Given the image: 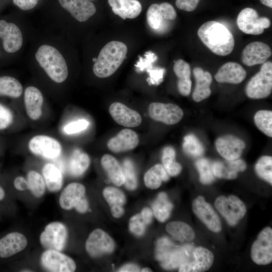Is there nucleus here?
<instances>
[{"instance_id": "obj_1", "label": "nucleus", "mask_w": 272, "mask_h": 272, "mask_svg": "<svg viewBox=\"0 0 272 272\" xmlns=\"http://www.w3.org/2000/svg\"><path fill=\"white\" fill-rule=\"evenodd\" d=\"M197 35L202 43L213 53L221 56L230 54L235 41L233 34L221 23L210 21L203 23L198 29Z\"/></svg>"}, {"instance_id": "obj_2", "label": "nucleus", "mask_w": 272, "mask_h": 272, "mask_svg": "<svg viewBox=\"0 0 272 272\" xmlns=\"http://www.w3.org/2000/svg\"><path fill=\"white\" fill-rule=\"evenodd\" d=\"M127 52L123 42L112 41L107 43L100 51L93 66L96 76L107 78L113 75L121 65Z\"/></svg>"}, {"instance_id": "obj_3", "label": "nucleus", "mask_w": 272, "mask_h": 272, "mask_svg": "<svg viewBox=\"0 0 272 272\" xmlns=\"http://www.w3.org/2000/svg\"><path fill=\"white\" fill-rule=\"evenodd\" d=\"M36 60L47 76L54 82L61 83L67 78L66 61L60 51L48 44L40 46L35 54Z\"/></svg>"}, {"instance_id": "obj_4", "label": "nucleus", "mask_w": 272, "mask_h": 272, "mask_svg": "<svg viewBox=\"0 0 272 272\" xmlns=\"http://www.w3.org/2000/svg\"><path fill=\"white\" fill-rule=\"evenodd\" d=\"M189 247H177L166 238L160 239L157 244L156 256L162 267L173 269L189 260Z\"/></svg>"}, {"instance_id": "obj_5", "label": "nucleus", "mask_w": 272, "mask_h": 272, "mask_svg": "<svg viewBox=\"0 0 272 272\" xmlns=\"http://www.w3.org/2000/svg\"><path fill=\"white\" fill-rule=\"evenodd\" d=\"M272 90V63L265 61L260 71L248 82L245 93L250 98L258 99L268 97Z\"/></svg>"}, {"instance_id": "obj_6", "label": "nucleus", "mask_w": 272, "mask_h": 272, "mask_svg": "<svg viewBox=\"0 0 272 272\" xmlns=\"http://www.w3.org/2000/svg\"><path fill=\"white\" fill-rule=\"evenodd\" d=\"M215 206L230 226L236 225L246 213L244 203L234 195L218 196Z\"/></svg>"}, {"instance_id": "obj_7", "label": "nucleus", "mask_w": 272, "mask_h": 272, "mask_svg": "<svg viewBox=\"0 0 272 272\" xmlns=\"http://www.w3.org/2000/svg\"><path fill=\"white\" fill-rule=\"evenodd\" d=\"M237 24L239 29L246 34L259 35L264 32V29L269 27L270 22L267 17H259L254 9L246 8L239 13Z\"/></svg>"}, {"instance_id": "obj_8", "label": "nucleus", "mask_w": 272, "mask_h": 272, "mask_svg": "<svg viewBox=\"0 0 272 272\" xmlns=\"http://www.w3.org/2000/svg\"><path fill=\"white\" fill-rule=\"evenodd\" d=\"M67 230L59 222H51L45 227L39 237L41 245L46 249L62 251L66 244Z\"/></svg>"}, {"instance_id": "obj_9", "label": "nucleus", "mask_w": 272, "mask_h": 272, "mask_svg": "<svg viewBox=\"0 0 272 272\" xmlns=\"http://www.w3.org/2000/svg\"><path fill=\"white\" fill-rule=\"evenodd\" d=\"M30 151L35 155L47 159H54L62 152V146L55 139L39 134L32 137L28 143Z\"/></svg>"}, {"instance_id": "obj_10", "label": "nucleus", "mask_w": 272, "mask_h": 272, "mask_svg": "<svg viewBox=\"0 0 272 272\" xmlns=\"http://www.w3.org/2000/svg\"><path fill=\"white\" fill-rule=\"evenodd\" d=\"M253 261L258 265H266L272 261V229L264 228L258 234L251 249Z\"/></svg>"}, {"instance_id": "obj_11", "label": "nucleus", "mask_w": 272, "mask_h": 272, "mask_svg": "<svg viewBox=\"0 0 272 272\" xmlns=\"http://www.w3.org/2000/svg\"><path fill=\"white\" fill-rule=\"evenodd\" d=\"M42 267L50 272H73L76 269L74 260L60 251L46 249L40 258Z\"/></svg>"}, {"instance_id": "obj_12", "label": "nucleus", "mask_w": 272, "mask_h": 272, "mask_svg": "<svg viewBox=\"0 0 272 272\" xmlns=\"http://www.w3.org/2000/svg\"><path fill=\"white\" fill-rule=\"evenodd\" d=\"M148 113L153 120L168 125L177 123L183 116L182 109L172 103L153 102L149 106Z\"/></svg>"}, {"instance_id": "obj_13", "label": "nucleus", "mask_w": 272, "mask_h": 272, "mask_svg": "<svg viewBox=\"0 0 272 272\" xmlns=\"http://www.w3.org/2000/svg\"><path fill=\"white\" fill-rule=\"evenodd\" d=\"M115 243L109 235L100 229L93 231L86 242V250L92 257L110 253L115 248Z\"/></svg>"}, {"instance_id": "obj_14", "label": "nucleus", "mask_w": 272, "mask_h": 272, "mask_svg": "<svg viewBox=\"0 0 272 272\" xmlns=\"http://www.w3.org/2000/svg\"><path fill=\"white\" fill-rule=\"evenodd\" d=\"M147 21L149 26L155 30L160 31L164 28L165 22L173 20L177 16L174 7L169 3L151 5L147 12Z\"/></svg>"}, {"instance_id": "obj_15", "label": "nucleus", "mask_w": 272, "mask_h": 272, "mask_svg": "<svg viewBox=\"0 0 272 272\" xmlns=\"http://www.w3.org/2000/svg\"><path fill=\"white\" fill-rule=\"evenodd\" d=\"M192 209L194 214L210 230L215 233L221 230L219 216L203 196H198L193 200Z\"/></svg>"}, {"instance_id": "obj_16", "label": "nucleus", "mask_w": 272, "mask_h": 272, "mask_svg": "<svg viewBox=\"0 0 272 272\" xmlns=\"http://www.w3.org/2000/svg\"><path fill=\"white\" fill-rule=\"evenodd\" d=\"M0 38L3 40L4 50L8 53H15L22 46L23 38L21 31L13 23L0 20Z\"/></svg>"}, {"instance_id": "obj_17", "label": "nucleus", "mask_w": 272, "mask_h": 272, "mask_svg": "<svg viewBox=\"0 0 272 272\" xmlns=\"http://www.w3.org/2000/svg\"><path fill=\"white\" fill-rule=\"evenodd\" d=\"M193 259L188 260L179 266L180 272H203L213 265L214 256L212 252L203 247L199 246L194 249Z\"/></svg>"}, {"instance_id": "obj_18", "label": "nucleus", "mask_w": 272, "mask_h": 272, "mask_svg": "<svg viewBox=\"0 0 272 272\" xmlns=\"http://www.w3.org/2000/svg\"><path fill=\"white\" fill-rule=\"evenodd\" d=\"M218 153L226 160L239 159L245 148V143L239 138L227 134L218 138L215 142Z\"/></svg>"}, {"instance_id": "obj_19", "label": "nucleus", "mask_w": 272, "mask_h": 272, "mask_svg": "<svg viewBox=\"0 0 272 272\" xmlns=\"http://www.w3.org/2000/svg\"><path fill=\"white\" fill-rule=\"evenodd\" d=\"M271 50L266 44L259 41L247 45L242 52L241 61L247 66L262 64L271 56Z\"/></svg>"}, {"instance_id": "obj_20", "label": "nucleus", "mask_w": 272, "mask_h": 272, "mask_svg": "<svg viewBox=\"0 0 272 272\" xmlns=\"http://www.w3.org/2000/svg\"><path fill=\"white\" fill-rule=\"evenodd\" d=\"M61 7L77 21L84 22L96 12L94 4L89 0H58Z\"/></svg>"}, {"instance_id": "obj_21", "label": "nucleus", "mask_w": 272, "mask_h": 272, "mask_svg": "<svg viewBox=\"0 0 272 272\" xmlns=\"http://www.w3.org/2000/svg\"><path fill=\"white\" fill-rule=\"evenodd\" d=\"M109 112L115 122L125 127H137L142 122L141 116L137 111L120 102L112 103Z\"/></svg>"}, {"instance_id": "obj_22", "label": "nucleus", "mask_w": 272, "mask_h": 272, "mask_svg": "<svg viewBox=\"0 0 272 272\" xmlns=\"http://www.w3.org/2000/svg\"><path fill=\"white\" fill-rule=\"evenodd\" d=\"M28 241L24 235L12 232L0 239V257L8 258L22 251L27 246Z\"/></svg>"}, {"instance_id": "obj_23", "label": "nucleus", "mask_w": 272, "mask_h": 272, "mask_svg": "<svg viewBox=\"0 0 272 272\" xmlns=\"http://www.w3.org/2000/svg\"><path fill=\"white\" fill-rule=\"evenodd\" d=\"M24 106L28 117L33 120L39 119L42 114L43 96L37 88L29 86L25 90Z\"/></svg>"}, {"instance_id": "obj_24", "label": "nucleus", "mask_w": 272, "mask_h": 272, "mask_svg": "<svg viewBox=\"0 0 272 272\" xmlns=\"http://www.w3.org/2000/svg\"><path fill=\"white\" fill-rule=\"evenodd\" d=\"M139 143L138 134L130 129L125 128L109 140L107 147L111 151L119 153L133 149Z\"/></svg>"}, {"instance_id": "obj_25", "label": "nucleus", "mask_w": 272, "mask_h": 272, "mask_svg": "<svg viewBox=\"0 0 272 272\" xmlns=\"http://www.w3.org/2000/svg\"><path fill=\"white\" fill-rule=\"evenodd\" d=\"M246 168L245 162L237 159L225 161H217L212 163V169L215 177L220 178L233 179L237 177L239 172H243Z\"/></svg>"}, {"instance_id": "obj_26", "label": "nucleus", "mask_w": 272, "mask_h": 272, "mask_svg": "<svg viewBox=\"0 0 272 272\" xmlns=\"http://www.w3.org/2000/svg\"><path fill=\"white\" fill-rule=\"evenodd\" d=\"M246 77V72L239 63L228 62L222 65L215 76L217 82L220 83L238 84Z\"/></svg>"}, {"instance_id": "obj_27", "label": "nucleus", "mask_w": 272, "mask_h": 272, "mask_svg": "<svg viewBox=\"0 0 272 272\" xmlns=\"http://www.w3.org/2000/svg\"><path fill=\"white\" fill-rule=\"evenodd\" d=\"M86 188L77 182L68 184L62 191L59 198L60 207L64 210H71L85 197Z\"/></svg>"}, {"instance_id": "obj_28", "label": "nucleus", "mask_w": 272, "mask_h": 272, "mask_svg": "<svg viewBox=\"0 0 272 272\" xmlns=\"http://www.w3.org/2000/svg\"><path fill=\"white\" fill-rule=\"evenodd\" d=\"M193 74L195 79V86L192 93V99L199 102L208 98L211 94L210 85L212 82V76L207 72L199 67H195Z\"/></svg>"}, {"instance_id": "obj_29", "label": "nucleus", "mask_w": 272, "mask_h": 272, "mask_svg": "<svg viewBox=\"0 0 272 272\" xmlns=\"http://www.w3.org/2000/svg\"><path fill=\"white\" fill-rule=\"evenodd\" d=\"M113 12L122 19L137 17L142 9L138 0H108Z\"/></svg>"}, {"instance_id": "obj_30", "label": "nucleus", "mask_w": 272, "mask_h": 272, "mask_svg": "<svg viewBox=\"0 0 272 272\" xmlns=\"http://www.w3.org/2000/svg\"><path fill=\"white\" fill-rule=\"evenodd\" d=\"M173 71L178 78L179 92L184 96H188L190 93L192 85L189 64L182 59H178L175 61Z\"/></svg>"}, {"instance_id": "obj_31", "label": "nucleus", "mask_w": 272, "mask_h": 272, "mask_svg": "<svg viewBox=\"0 0 272 272\" xmlns=\"http://www.w3.org/2000/svg\"><path fill=\"white\" fill-rule=\"evenodd\" d=\"M103 196L110 206L112 216L119 218L124 213L123 206L126 198L122 191L113 187H107L103 191Z\"/></svg>"}, {"instance_id": "obj_32", "label": "nucleus", "mask_w": 272, "mask_h": 272, "mask_svg": "<svg viewBox=\"0 0 272 272\" xmlns=\"http://www.w3.org/2000/svg\"><path fill=\"white\" fill-rule=\"evenodd\" d=\"M101 163L111 181L115 185L121 186L124 183L123 169L113 156L104 155L101 158Z\"/></svg>"}, {"instance_id": "obj_33", "label": "nucleus", "mask_w": 272, "mask_h": 272, "mask_svg": "<svg viewBox=\"0 0 272 272\" xmlns=\"http://www.w3.org/2000/svg\"><path fill=\"white\" fill-rule=\"evenodd\" d=\"M42 175L46 186L51 192L59 190L63 184V176L60 169L52 163L45 164L42 168Z\"/></svg>"}, {"instance_id": "obj_34", "label": "nucleus", "mask_w": 272, "mask_h": 272, "mask_svg": "<svg viewBox=\"0 0 272 272\" xmlns=\"http://www.w3.org/2000/svg\"><path fill=\"white\" fill-rule=\"evenodd\" d=\"M166 229L174 239L181 242L190 241L195 237L193 229L183 222H171L167 225Z\"/></svg>"}, {"instance_id": "obj_35", "label": "nucleus", "mask_w": 272, "mask_h": 272, "mask_svg": "<svg viewBox=\"0 0 272 272\" xmlns=\"http://www.w3.org/2000/svg\"><path fill=\"white\" fill-rule=\"evenodd\" d=\"M90 164V158L88 155L79 149L73 152L69 162V171L75 177L83 175Z\"/></svg>"}, {"instance_id": "obj_36", "label": "nucleus", "mask_w": 272, "mask_h": 272, "mask_svg": "<svg viewBox=\"0 0 272 272\" xmlns=\"http://www.w3.org/2000/svg\"><path fill=\"white\" fill-rule=\"evenodd\" d=\"M169 175L162 165H155L147 171L144 175V182L147 187L154 189L159 188L163 181L169 180Z\"/></svg>"}, {"instance_id": "obj_37", "label": "nucleus", "mask_w": 272, "mask_h": 272, "mask_svg": "<svg viewBox=\"0 0 272 272\" xmlns=\"http://www.w3.org/2000/svg\"><path fill=\"white\" fill-rule=\"evenodd\" d=\"M173 206L165 192L160 193L152 205L153 212L157 219L163 222L169 217Z\"/></svg>"}, {"instance_id": "obj_38", "label": "nucleus", "mask_w": 272, "mask_h": 272, "mask_svg": "<svg viewBox=\"0 0 272 272\" xmlns=\"http://www.w3.org/2000/svg\"><path fill=\"white\" fill-rule=\"evenodd\" d=\"M22 93L23 87L17 79L7 76L0 77V96L17 98Z\"/></svg>"}, {"instance_id": "obj_39", "label": "nucleus", "mask_w": 272, "mask_h": 272, "mask_svg": "<svg viewBox=\"0 0 272 272\" xmlns=\"http://www.w3.org/2000/svg\"><path fill=\"white\" fill-rule=\"evenodd\" d=\"M176 153L170 146L165 147L162 152V165L169 175L175 176L181 171V165L175 160Z\"/></svg>"}, {"instance_id": "obj_40", "label": "nucleus", "mask_w": 272, "mask_h": 272, "mask_svg": "<svg viewBox=\"0 0 272 272\" xmlns=\"http://www.w3.org/2000/svg\"><path fill=\"white\" fill-rule=\"evenodd\" d=\"M29 189L37 198L42 197L45 191L46 184L43 176L35 170H30L27 175Z\"/></svg>"}, {"instance_id": "obj_41", "label": "nucleus", "mask_w": 272, "mask_h": 272, "mask_svg": "<svg viewBox=\"0 0 272 272\" xmlns=\"http://www.w3.org/2000/svg\"><path fill=\"white\" fill-rule=\"evenodd\" d=\"M182 148L186 155L192 158H199L205 152L202 144L193 134H189L184 138Z\"/></svg>"}, {"instance_id": "obj_42", "label": "nucleus", "mask_w": 272, "mask_h": 272, "mask_svg": "<svg viewBox=\"0 0 272 272\" xmlns=\"http://www.w3.org/2000/svg\"><path fill=\"white\" fill-rule=\"evenodd\" d=\"M254 121L257 127L265 135L272 137V112L267 110L258 111L254 115Z\"/></svg>"}, {"instance_id": "obj_43", "label": "nucleus", "mask_w": 272, "mask_h": 272, "mask_svg": "<svg viewBox=\"0 0 272 272\" xmlns=\"http://www.w3.org/2000/svg\"><path fill=\"white\" fill-rule=\"evenodd\" d=\"M257 175L272 184V157L264 156L260 157L255 165Z\"/></svg>"}, {"instance_id": "obj_44", "label": "nucleus", "mask_w": 272, "mask_h": 272, "mask_svg": "<svg viewBox=\"0 0 272 272\" xmlns=\"http://www.w3.org/2000/svg\"><path fill=\"white\" fill-rule=\"evenodd\" d=\"M195 166L199 174V180L203 184H210L215 180L212 169V163L205 158H199L195 162Z\"/></svg>"}, {"instance_id": "obj_45", "label": "nucleus", "mask_w": 272, "mask_h": 272, "mask_svg": "<svg viewBox=\"0 0 272 272\" xmlns=\"http://www.w3.org/2000/svg\"><path fill=\"white\" fill-rule=\"evenodd\" d=\"M122 169L126 187L129 190L135 189L137 186V177L133 163L128 159L124 160Z\"/></svg>"}, {"instance_id": "obj_46", "label": "nucleus", "mask_w": 272, "mask_h": 272, "mask_svg": "<svg viewBox=\"0 0 272 272\" xmlns=\"http://www.w3.org/2000/svg\"><path fill=\"white\" fill-rule=\"evenodd\" d=\"M147 225L141 214H138L130 219L129 228L133 234L140 236L144 234Z\"/></svg>"}, {"instance_id": "obj_47", "label": "nucleus", "mask_w": 272, "mask_h": 272, "mask_svg": "<svg viewBox=\"0 0 272 272\" xmlns=\"http://www.w3.org/2000/svg\"><path fill=\"white\" fill-rule=\"evenodd\" d=\"M13 119L11 110L0 103V130L8 128L12 123Z\"/></svg>"}, {"instance_id": "obj_48", "label": "nucleus", "mask_w": 272, "mask_h": 272, "mask_svg": "<svg viewBox=\"0 0 272 272\" xmlns=\"http://www.w3.org/2000/svg\"><path fill=\"white\" fill-rule=\"evenodd\" d=\"M89 124L88 121L80 119L66 124L63 128L64 132L68 134H74L86 129Z\"/></svg>"}, {"instance_id": "obj_49", "label": "nucleus", "mask_w": 272, "mask_h": 272, "mask_svg": "<svg viewBox=\"0 0 272 272\" xmlns=\"http://www.w3.org/2000/svg\"><path fill=\"white\" fill-rule=\"evenodd\" d=\"M165 71L164 69L159 67L147 71L150 76L147 80L148 82L151 84H159L163 80Z\"/></svg>"}, {"instance_id": "obj_50", "label": "nucleus", "mask_w": 272, "mask_h": 272, "mask_svg": "<svg viewBox=\"0 0 272 272\" xmlns=\"http://www.w3.org/2000/svg\"><path fill=\"white\" fill-rule=\"evenodd\" d=\"M200 0H176L175 5L179 9L186 12H192L197 7Z\"/></svg>"}, {"instance_id": "obj_51", "label": "nucleus", "mask_w": 272, "mask_h": 272, "mask_svg": "<svg viewBox=\"0 0 272 272\" xmlns=\"http://www.w3.org/2000/svg\"><path fill=\"white\" fill-rule=\"evenodd\" d=\"M38 2L39 0H13L16 6L24 11L33 9L37 6Z\"/></svg>"}, {"instance_id": "obj_52", "label": "nucleus", "mask_w": 272, "mask_h": 272, "mask_svg": "<svg viewBox=\"0 0 272 272\" xmlns=\"http://www.w3.org/2000/svg\"><path fill=\"white\" fill-rule=\"evenodd\" d=\"M14 185L15 188L19 191L29 189L27 180L23 176L17 177L14 181Z\"/></svg>"}, {"instance_id": "obj_53", "label": "nucleus", "mask_w": 272, "mask_h": 272, "mask_svg": "<svg viewBox=\"0 0 272 272\" xmlns=\"http://www.w3.org/2000/svg\"><path fill=\"white\" fill-rule=\"evenodd\" d=\"M141 215L147 225L151 223L153 213L149 208H145L143 209L141 213Z\"/></svg>"}, {"instance_id": "obj_54", "label": "nucleus", "mask_w": 272, "mask_h": 272, "mask_svg": "<svg viewBox=\"0 0 272 272\" xmlns=\"http://www.w3.org/2000/svg\"><path fill=\"white\" fill-rule=\"evenodd\" d=\"M76 210L80 213H85L88 210V203L87 199L83 198L75 208Z\"/></svg>"}, {"instance_id": "obj_55", "label": "nucleus", "mask_w": 272, "mask_h": 272, "mask_svg": "<svg viewBox=\"0 0 272 272\" xmlns=\"http://www.w3.org/2000/svg\"><path fill=\"white\" fill-rule=\"evenodd\" d=\"M139 267L133 264H127L122 266L118 271L120 272H129V271H140Z\"/></svg>"}, {"instance_id": "obj_56", "label": "nucleus", "mask_w": 272, "mask_h": 272, "mask_svg": "<svg viewBox=\"0 0 272 272\" xmlns=\"http://www.w3.org/2000/svg\"><path fill=\"white\" fill-rule=\"evenodd\" d=\"M260 1L263 5L272 8V0H260Z\"/></svg>"}, {"instance_id": "obj_57", "label": "nucleus", "mask_w": 272, "mask_h": 272, "mask_svg": "<svg viewBox=\"0 0 272 272\" xmlns=\"http://www.w3.org/2000/svg\"><path fill=\"white\" fill-rule=\"evenodd\" d=\"M5 196V192L4 189L0 186V201L2 200Z\"/></svg>"}, {"instance_id": "obj_58", "label": "nucleus", "mask_w": 272, "mask_h": 272, "mask_svg": "<svg viewBox=\"0 0 272 272\" xmlns=\"http://www.w3.org/2000/svg\"><path fill=\"white\" fill-rule=\"evenodd\" d=\"M141 271L142 272H145V271H152V270L149 268H143Z\"/></svg>"}, {"instance_id": "obj_59", "label": "nucleus", "mask_w": 272, "mask_h": 272, "mask_svg": "<svg viewBox=\"0 0 272 272\" xmlns=\"http://www.w3.org/2000/svg\"><path fill=\"white\" fill-rule=\"evenodd\" d=\"M89 1H94V0H89Z\"/></svg>"}]
</instances>
